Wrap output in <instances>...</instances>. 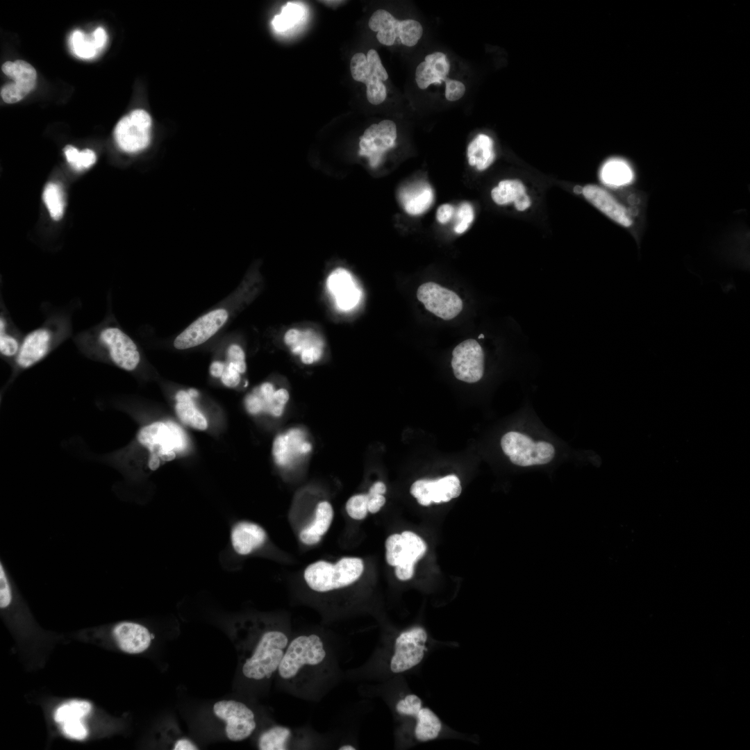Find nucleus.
<instances>
[{
    "mask_svg": "<svg viewBox=\"0 0 750 750\" xmlns=\"http://www.w3.org/2000/svg\"><path fill=\"white\" fill-rule=\"evenodd\" d=\"M363 570L362 559L344 557L335 564L316 561L306 568L303 577L310 589L323 593L353 584L361 576Z\"/></svg>",
    "mask_w": 750,
    "mask_h": 750,
    "instance_id": "39448f33",
    "label": "nucleus"
},
{
    "mask_svg": "<svg viewBox=\"0 0 750 750\" xmlns=\"http://www.w3.org/2000/svg\"><path fill=\"white\" fill-rule=\"evenodd\" d=\"M454 213L453 207L448 203L441 205L437 210L436 218L440 224L447 223Z\"/></svg>",
    "mask_w": 750,
    "mask_h": 750,
    "instance_id": "8fccbe9b",
    "label": "nucleus"
},
{
    "mask_svg": "<svg viewBox=\"0 0 750 750\" xmlns=\"http://www.w3.org/2000/svg\"><path fill=\"white\" fill-rule=\"evenodd\" d=\"M493 201L499 206L513 203L515 209L524 212L532 205L530 196L527 194L524 184L519 179H505L491 190Z\"/></svg>",
    "mask_w": 750,
    "mask_h": 750,
    "instance_id": "393cba45",
    "label": "nucleus"
},
{
    "mask_svg": "<svg viewBox=\"0 0 750 750\" xmlns=\"http://www.w3.org/2000/svg\"><path fill=\"white\" fill-rule=\"evenodd\" d=\"M112 635L119 649L128 653L144 651L153 638L144 626L131 622L117 624L112 628Z\"/></svg>",
    "mask_w": 750,
    "mask_h": 750,
    "instance_id": "4be33fe9",
    "label": "nucleus"
},
{
    "mask_svg": "<svg viewBox=\"0 0 750 750\" xmlns=\"http://www.w3.org/2000/svg\"><path fill=\"white\" fill-rule=\"evenodd\" d=\"M386 492V486L381 481L375 482L369 488L368 493L372 494H384Z\"/></svg>",
    "mask_w": 750,
    "mask_h": 750,
    "instance_id": "6e6d98bb",
    "label": "nucleus"
},
{
    "mask_svg": "<svg viewBox=\"0 0 750 750\" xmlns=\"http://www.w3.org/2000/svg\"><path fill=\"white\" fill-rule=\"evenodd\" d=\"M267 540L264 528L256 523L240 521L231 530V542L235 553L241 556L251 553Z\"/></svg>",
    "mask_w": 750,
    "mask_h": 750,
    "instance_id": "5701e85b",
    "label": "nucleus"
},
{
    "mask_svg": "<svg viewBox=\"0 0 750 750\" xmlns=\"http://www.w3.org/2000/svg\"><path fill=\"white\" fill-rule=\"evenodd\" d=\"M328 285L340 308L350 309L358 301L359 294L352 276L346 269L339 268L334 270L328 277Z\"/></svg>",
    "mask_w": 750,
    "mask_h": 750,
    "instance_id": "bb28decb",
    "label": "nucleus"
},
{
    "mask_svg": "<svg viewBox=\"0 0 750 750\" xmlns=\"http://www.w3.org/2000/svg\"><path fill=\"white\" fill-rule=\"evenodd\" d=\"M501 447L510 462L519 467L548 464L556 454L551 443L544 440L535 441L517 431L504 434L501 439Z\"/></svg>",
    "mask_w": 750,
    "mask_h": 750,
    "instance_id": "423d86ee",
    "label": "nucleus"
},
{
    "mask_svg": "<svg viewBox=\"0 0 750 750\" xmlns=\"http://www.w3.org/2000/svg\"><path fill=\"white\" fill-rule=\"evenodd\" d=\"M160 458L155 454H149L148 467L152 470H156L160 465Z\"/></svg>",
    "mask_w": 750,
    "mask_h": 750,
    "instance_id": "4d7b16f0",
    "label": "nucleus"
},
{
    "mask_svg": "<svg viewBox=\"0 0 750 750\" xmlns=\"http://www.w3.org/2000/svg\"><path fill=\"white\" fill-rule=\"evenodd\" d=\"M275 388L272 383L265 382L253 390L262 404V412H267L275 417H281L285 407L278 405L274 399Z\"/></svg>",
    "mask_w": 750,
    "mask_h": 750,
    "instance_id": "58836bf2",
    "label": "nucleus"
},
{
    "mask_svg": "<svg viewBox=\"0 0 750 750\" xmlns=\"http://www.w3.org/2000/svg\"><path fill=\"white\" fill-rule=\"evenodd\" d=\"M483 337H484V335L481 334V335H479L478 338H483Z\"/></svg>",
    "mask_w": 750,
    "mask_h": 750,
    "instance_id": "e2e57ef3",
    "label": "nucleus"
},
{
    "mask_svg": "<svg viewBox=\"0 0 750 750\" xmlns=\"http://www.w3.org/2000/svg\"><path fill=\"white\" fill-rule=\"evenodd\" d=\"M197 749L198 748L193 742L185 738L178 740L175 742L173 748L174 750H195Z\"/></svg>",
    "mask_w": 750,
    "mask_h": 750,
    "instance_id": "864d4df0",
    "label": "nucleus"
},
{
    "mask_svg": "<svg viewBox=\"0 0 750 750\" xmlns=\"http://www.w3.org/2000/svg\"><path fill=\"white\" fill-rule=\"evenodd\" d=\"M461 485L456 475H448L437 480L420 479L410 488V493L418 503L428 506L432 502H447L458 497L461 492Z\"/></svg>",
    "mask_w": 750,
    "mask_h": 750,
    "instance_id": "6ab92c4d",
    "label": "nucleus"
},
{
    "mask_svg": "<svg viewBox=\"0 0 750 750\" xmlns=\"http://www.w3.org/2000/svg\"><path fill=\"white\" fill-rule=\"evenodd\" d=\"M74 341L82 350L103 353L126 371H133L140 362L135 342L109 315L98 325L77 335Z\"/></svg>",
    "mask_w": 750,
    "mask_h": 750,
    "instance_id": "f03ea898",
    "label": "nucleus"
},
{
    "mask_svg": "<svg viewBox=\"0 0 750 750\" xmlns=\"http://www.w3.org/2000/svg\"><path fill=\"white\" fill-rule=\"evenodd\" d=\"M428 635L422 627H414L401 632L396 638L390 669L395 674L411 669L423 660L427 650Z\"/></svg>",
    "mask_w": 750,
    "mask_h": 750,
    "instance_id": "9b49d317",
    "label": "nucleus"
},
{
    "mask_svg": "<svg viewBox=\"0 0 750 750\" xmlns=\"http://www.w3.org/2000/svg\"><path fill=\"white\" fill-rule=\"evenodd\" d=\"M70 43L74 53L82 58H93L101 49L93 33L85 35L82 31L76 30L71 35Z\"/></svg>",
    "mask_w": 750,
    "mask_h": 750,
    "instance_id": "f704fd0d",
    "label": "nucleus"
},
{
    "mask_svg": "<svg viewBox=\"0 0 750 750\" xmlns=\"http://www.w3.org/2000/svg\"><path fill=\"white\" fill-rule=\"evenodd\" d=\"M228 362L233 365L240 374L247 369L245 353L242 348L236 344H231L227 349Z\"/></svg>",
    "mask_w": 750,
    "mask_h": 750,
    "instance_id": "a18cd8bd",
    "label": "nucleus"
},
{
    "mask_svg": "<svg viewBox=\"0 0 750 750\" xmlns=\"http://www.w3.org/2000/svg\"><path fill=\"white\" fill-rule=\"evenodd\" d=\"M602 181L610 185L621 186L628 183L633 178L630 166L623 160L614 158L607 161L601 171Z\"/></svg>",
    "mask_w": 750,
    "mask_h": 750,
    "instance_id": "2f4dec72",
    "label": "nucleus"
},
{
    "mask_svg": "<svg viewBox=\"0 0 750 750\" xmlns=\"http://www.w3.org/2000/svg\"><path fill=\"white\" fill-rule=\"evenodd\" d=\"M175 410L177 416L184 424L200 431L208 428L206 417L196 408L192 400L186 402L176 401Z\"/></svg>",
    "mask_w": 750,
    "mask_h": 750,
    "instance_id": "c9c22d12",
    "label": "nucleus"
},
{
    "mask_svg": "<svg viewBox=\"0 0 750 750\" xmlns=\"http://www.w3.org/2000/svg\"><path fill=\"white\" fill-rule=\"evenodd\" d=\"M138 442L149 451L150 454L158 456L161 460L171 461L176 458V451L181 449L183 440L181 432L169 424L157 422L144 426L139 431Z\"/></svg>",
    "mask_w": 750,
    "mask_h": 750,
    "instance_id": "f8f14e48",
    "label": "nucleus"
},
{
    "mask_svg": "<svg viewBox=\"0 0 750 750\" xmlns=\"http://www.w3.org/2000/svg\"><path fill=\"white\" fill-rule=\"evenodd\" d=\"M417 719L415 736L421 742L435 739L442 730V722L435 713L428 708H423L414 716Z\"/></svg>",
    "mask_w": 750,
    "mask_h": 750,
    "instance_id": "c756f323",
    "label": "nucleus"
},
{
    "mask_svg": "<svg viewBox=\"0 0 750 750\" xmlns=\"http://www.w3.org/2000/svg\"><path fill=\"white\" fill-rule=\"evenodd\" d=\"M445 98L449 101L460 99L465 92V85L457 80L447 78L445 81Z\"/></svg>",
    "mask_w": 750,
    "mask_h": 750,
    "instance_id": "49530a36",
    "label": "nucleus"
},
{
    "mask_svg": "<svg viewBox=\"0 0 750 750\" xmlns=\"http://www.w3.org/2000/svg\"><path fill=\"white\" fill-rule=\"evenodd\" d=\"M299 538L303 543L307 545H312L318 543L322 537L313 535L305 529H302L299 533Z\"/></svg>",
    "mask_w": 750,
    "mask_h": 750,
    "instance_id": "603ef678",
    "label": "nucleus"
},
{
    "mask_svg": "<svg viewBox=\"0 0 750 750\" xmlns=\"http://www.w3.org/2000/svg\"><path fill=\"white\" fill-rule=\"evenodd\" d=\"M467 156L469 164L479 171L488 168L495 159L494 142L487 135H478L468 145Z\"/></svg>",
    "mask_w": 750,
    "mask_h": 750,
    "instance_id": "cd10ccee",
    "label": "nucleus"
},
{
    "mask_svg": "<svg viewBox=\"0 0 750 750\" xmlns=\"http://www.w3.org/2000/svg\"><path fill=\"white\" fill-rule=\"evenodd\" d=\"M176 400L178 402H186L192 400V398L188 392L180 390L176 394Z\"/></svg>",
    "mask_w": 750,
    "mask_h": 750,
    "instance_id": "13d9d810",
    "label": "nucleus"
},
{
    "mask_svg": "<svg viewBox=\"0 0 750 750\" xmlns=\"http://www.w3.org/2000/svg\"><path fill=\"white\" fill-rule=\"evenodd\" d=\"M417 297L428 311L444 320L454 318L462 309V301L456 292L433 282L421 285Z\"/></svg>",
    "mask_w": 750,
    "mask_h": 750,
    "instance_id": "dca6fc26",
    "label": "nucleus"
},
{
    "mask_svg": "<svg viewBox=\"0 0 750 750\" xmlns=\"http://www.w3.org/2000/svg\"><path fill=\"white\" fill-rule=\"evenodd\" d=\"M71 332L68 316L56 315L48 317L42 325L24 336L15 358L16 365L23 369L32 367L68 338Z\"/></svg>",
    "mask_w": 750,
    "mask_h": 750,
    "instance_id": "7ed1b4c3",
    "label": "nucleus"
},
{
    "mask_svg": "<svg viewBox=\"0 0 750 750\" xmlns=\"http://www.w3.org/2000/svg\"><path fill=\"white\" fill-rule=\"evenodd\" d=\"M226 310L219 308L201 316L174 340L177 349H187L200 345L213 336L226 322Z\"/></svg>",
    "mask_w": 750,
    "mask_h": 750,
    "instance_id": "f3484780",
    "label": "nucleus"
},
{
    "mask_svg": "<svg viewBox=\"0 0 750 750\" xmlns=\"http://www.w3.org/2000/svg\"><path fill=\"white\" fill-rule=\"evenodd\" d=\"M151 118L144 110L138 109L123 117L114 130V138L119 149L126 153L139 152L151 141Z\"/></svg>",
    "mask_w": 750,
    "mask_h": 750,
    "instance_id": "9d476101",
    "label": "nucleus"
},
{
    "mask_svg": "<svg viewBox=\"0 0 750 750\" xmlns=\"http://www.w3.org/2000/svg\"><path fill=\"white\" fill-rule=\"evenodd\" d=\"M240 373L235 367L230 362L225 365L224 370L221 376L223 384L228 388H235L241 381Z\"/></svg>",
    "mask_w": 750,
    "mask_h": 750,
    "instance_id": "de8ad7c7",
    "label": "nucleus"
},
{
    "mask_svg": "<svg viewBox=\"0 0 750 750\" xmlns=\"http://www.w3.org/2000/svg\"><path fill=\"white\" fill-rule=\"evenodd\" d=\"M451 366L456 378L467 383H476L483 375L484 354L481 345L474 339L458 344L452 352Z\"/></svg>",
    "mask_w": 750,
    "mask_h": 750,
    "instance_id": "2eb2a0df",
    "label": "nucleus"
},
{
    "mask_svg": "<svg viewBox=\"0 0 750 750\" xmlns=\"http://www.w3.org/2000/svg\"><path fill=\"white\" fill-rule=\"evenodd\" d=\"M333 517V510L331 504L323 501L317 503L312 522L305 527L306 531L322 537L328 530Z\"/></svg>",
    "mask_w": 750,
    "mask_h": 750,
    "instance_id": "72a5a7b5",
    "label": "nucleus"
},
{
    "mask_svg": "<svg viewBox=\"0 0 750 750\" xmlns=\"http://www.w3.org/2000/svg\"><path fill=\"white\" fill-rule=\"evenodd\" d=\"M399 199L408 214L419 215L425 212L432 205L433 191L426 182H415L400 190Z\"/></svg>",
    "mask_w": 750,
    "mask_h": 750,
    "instance_id": "a878e982",
    "label": "nucleus"
},
{
    "mask_svg": "<svg viewBox=\"0 0 750 750\" xmlns=\"http://www.w3.org/2000/svg\"><path fill=\"white\" fill-rule=\"evenodd\" d=\"M583 197L610 219L624 227H629L632 220L626 208L608 192L599 185L588 184L581 188Z\"/></svg>",
    "mask_w": 750,
    "mask_h": 750,
    "instance_id": "412c9836",
    "label": "nucleus"
},
{
    "mask_svg": "<svg viewBox=\"0 0 750 750\" xmlns=\"http://www.w3.org/2000/svg\"><path fill=\"white\" fill-rule=\"evenodd\" d=\"M225 368V365L221 361H214L210 366V373L215 378H221Z\"/></svg>",
    "mask_w": 750,
    "mask_h": 750,
    "instance_id": "5fc2aeb1",
    "label": "nucleus"
},
{
    "mask_svg": "<svg viewBox=\"0 0 750 750\" xmlns=\"http://www.w3.org/2000/svg\"><path fill=\"white\" fill-rule=\"evenodd\" d=\"M302 332L297 328H290L284 335V342L290 347L295 345L299 340Z\"/></svg>",
    "mask_w": 750,
    "mask_h": 750,
    "instance_id": "3c124183",
    "label": "nucleus"
},
{
    "mask_svg": "<svg viewBox=\"0 0 750 750\" xmlns=\"http://www.w3.org/2000/svg\"><path fill=\"white\" fill-rule=\"evenodd\" d=\"M1 69L14 81L1 88V97L6 103H13L20 101L35 87L37 73L28 62L22 60L7 61L2 65Z\"/></svg>",
    "mask_w": 750,
    "mask_h": 750,
    "instance_id": "a211bd4d",
    "label": "nucleus"
},
{
    "mask_svg": "<svg viewBox=\"0 0 750 750\" xmlns=\"http://www.w3.org/2000/svg\"><path fill=\"white\" fill-rule=\"evenodd\" d=\"M42 200L50 216L54 220L62 218L65 210V197L61 186L56 183H49L44 188Z\"/></svg>",
    "mask_w": 750,
    "mask_h": 750,
    "instance_id": "473e14b6",
    "label": "nucleus"
},
{
    "mask_svg": "<svg viewBox=\"0 0 750 750\" xmlns=\"http://www.w3.org/2000/svg\"><path fill=\"white\" fill-rule=\"evenodd\" d=\"M192 398L197 397L199 394L197 390L195 389H190L188 392Z\"/></svg>",
    "mask_w": 750,
    "mask_h": 750,
    "instance_id": "052dcab7",
    "label": "nucleus"
},
{
    "mask_svg": "<svg viewBox=\"0 0 750 750\" xmlns=\"http://www.w3.org/2000/svg\"><path fill=\"white\" fill-rule=\"evenodd\" d=\"M367 494L368 496V512L371 513L377 512L385 503V497L383 494H372L369 493Z\"/></svg>",
    "mask_w": 750,
    "mask_h": 750,
    "instance_id": "09e8293b",
    "label": "nucleus"
},
{
    "mask_svg": "<svg viewBox=\"0 0 750 750\" xmlns=\"http://www.w3.org/2000/svg\"><path fill=\"white\" fill-rule=\"evenodd\" d=\"M91 704L85 701L73 700L60 706L54 714V719L58 723L65 721L82 719L91 710Z\"/></svg>",
    "mask_w": 750,
    "mask_h": 750,
    "instance_id": "4c0bfd02",
    "label": "nucleus"
},
{
    "mask_svg": "<svg viewBox=\"0 0 750 750\" xmlns=\"http://www.w3.org/2000/svg\"><path fill=\"white\" fill-rule=\"evenodd\" d=\"M290 642L288 635L277 629L262 633L242 665L243 675L251 680L267 679L278 670Z\"/></svg>",
    "mask_w": 750,
    "mask_h": 750,
    "instance_id": "20e7f679",
    "label": "nucleus"
},
{
    "mask_svg": "<svg viewBox=\"0 0 750 750\" xmlns=\"http://www.w3.org/2000/svg\"><path fill=\"white\" fill-rule=\"evenodd\" d=\"M422 707L421 699L416 694H409L396 704V710L401 715L414 717Z\"/></svg>",
    "mask_w": 750,
    "mask_h": 750,
    "instance_id": "37998d69",
    "label": "nucleus"
},
{
    "mask_svg": "<svg viewBox=\"0 0 750 750\" xmlns=\"http://www.w3.org/2000/svg\"><path fill=\"white\" fill-rule=\"evenodd\" d=\"M350 71L353 80L366 85L370 103L378 105L385 101L387 91L383 82L388 78V74L375 49H369L367 55L355 53L350 61Z\"/></svg>",
    "mask_w": 750,
    "mask_h": 750,
    "instance_id": "6e6552de",
    "label": "nucleus"
},
{
    "mask_svg": "<svg viewBox=\"0 0 750 750\" xmlns=\"http://www.w3.org/2000/svg\"><path fill=\"white\" fill-rule=\"evenodd\" d=\"M369 28L377 32L378 42L391 46L397 38L407 47L415 46L423 34L421 24L411 19L398 20L390 12L383 9L376 10L369 18Z\"/></svg>",
    "mask_w": 750,
    "mask_h": 750,
    "instance_id": "1a4fd4ad",
    "label": "nucleus"
},
{
    "mask_svg": "<svg viewBox=\"0 0 750 750\" xmlns=\"http://www.w3.org/2000/svg\"><path fill=\"white\" fill-rule=\"evenodd\" d=\"M474 211L472 206L468 202L462 203L456 211L457 223L454 231L458 234L464 233L473 222Z\"/></svg>",
    "mask_w": 750,
    "mask_h": 750,
    "instance_id": "79ce46f5",
    "label": "nucleus"
},
{
    "mask_svg": "<svg viewBox=\"0 0 750 750\" xmlns=\"http://www.w3.org/2000/svg\"><path fill=\"white\" fill-rule=\"evenodd\" d=\"M321 2L324 3H326L328 5H329V4L333 5V4H338L340 3L343 2V1H322Z\"/></svg>",
    "mask_w": 750,
    "mask_h": 750,
    "instance_id": "680f3d73",
    "label": "nucleus"
},
{
    "mask_svg": "<svg viewBox=\"0 0 750 750\" xmlns=\"http://www.w3.org/2000/svg\"><path fill=\"white\" fill-rule=\"evenodd\" d=\"M64 153L69 165L78 171L90 168L97 160L95 153L90 149L79 151L76 147L67 145L64 148Z\"/></svg>",
    "mask_w": 750,
    "mask_h": 750,
    "instance_id": "ea45409f",
    "label": "nucleus"
},
{
    "mask_svg": "<svg viewBox=\"0 0 750 750\" xmlns=\"http://www.w3.org/2000/svg\"><path fill=\"white\" fill-rule=\"evenodd\" d=\"M340 750H354L356 747L351 744H342L339 747Z\"/></svg>",
    "mask_w": 750,
    "mask_h": 750,
    "instance_id": "bf43d9fd",
    "label": "nucleus"
},
{
    "mask_svg": "<svg viewBox=\"0 0 750 750\" xmlns=\"http://www.w3.org/2000/svg\"><path fill=\"white\" fill-rule=\"evenodd\" d=\"M386 560L395 567L396 576L401 581L410 579L414 574L415 565L423 557L426 544L417 534L403 531L393 534L385 541Z\"/></svg>",
    "mask_w": 750,
    "mask_h": 750,
    "instance_id": "0eeeda50",
    "label": "nucleus"
},
{
    "mask_svg": "<svg viewBox=\"0 0 750 750\" xmlns=\"http://www.w3.org/2000/svg\"><path fill=\"white\" fill-rule=\"evenodd\" d=\"M328 658L326 644L319 635H299L290 640L277 672L287 685L304 688L327 669Z\"/></svg>",
    "mask_w": 750,
    "mask_h": 750,
    "instance_id": "f257e3e1",
    "label": "nucleus"
},
{
    "mask_svg": "<svg viewBox=\"0 0 750 750\" xmlns=\"http://www.w3.org/2000/svg\"><path fill=\"white\" fill-rule=\"evenodd\" d=\"M368 496L367 494H358L351 497L346 503L347 514L353 519H364L368 512Z\"/></svg>",
    "mask_w": 750,
    "mask_h": 750,
    "instance_id": "a19ab883",
    "label": "nucleus"
},
{
    "mask_svg": "<svg viewBox=\"0 0 750 750\" xmlns=\"http://www.w3.org/2000/svg\"><path fill=\"white\" fill-rule=\"evenodd\" d=\"M299 428H292L278 434L274 439L272 454L278 466L289 467L312 451V444L306 440Z\"/></svg>",
    "mask_w": 750,
    "mask_h": 750,
    "instance_id": "aec40b11",
    "label": "nucleus"
},
{
    "mask_svg": "<svg viewBox=\"0 0 750 750\" xmlns=\"http://www.w3.org/2000/svg\"><path fill=\"white\" fill-rule=\"evenodd\" d=\"M397 127L394 122L385 119L369 126L360 138L359 154L368 158L372 167H378L385 153L395 145Z\"/></svg>",
    "mask_w": 750,
    "mask_h": 750,
    "instance_id": "4468645a",
    "label": "nucleus"
},
{
    "mask_svg": "<svg viewBox=\"0 0 750 750\" xmlns=\"http://www.w3.org/2000/svg\"><path fill=\"white\" fill-rule=\"evenodd\" d=\"M450 63L447 56L442 52H434L425 57L416 68L415 81L417 86L426 89L431 84L439 83L447 78Z\"/></svg>",
    "mask_w": 750,
    "mask_h": 750,
    "instance_id": "b1692460",
    "label": "nucleus"
},
{
    "mask_svg": "<svg viewBox=\"0 0 750 750\" xmlns=\"http://www.w3.org/2000/svg\"><path fill=\"white\" fill-rule=\"evenodd\" d=\"M81 719L68 720L61 723L63 733L71 738L84 739L88 735V731Z\"/></svg>",
    "mask_w": 750,
    "mask_h": 750,
    "instance_id": "c03bdc74",
    "label": "nucleus"
},
{
    "mask_svg": "<svg viewBox=\"0 0 750 750\" xmlns=\"http://www.w3.org/2000/svg\"><path fill=\"white\" fill-rule=\"evenodd\" d=\"M23 338L14 327L8 315L1 312L0 317V353L5 358H16L21 348Z\"/></svg>",
    "mask_w": 750,
    "mask_h": 750,
    "instance_id": "c85d7f7f",
    "label": "nucleus"
},
{
    "mask_svg": "<svg viewBox=\"0 0 750 750\" xmlns=\"http://www.w3.org/2000/svg\"><path fill=\"white\" fill-rule=\"evenodd\" d=\"M215 715L226 722L227 738L233 742L249 738L256 728L254 712L244 703L234 700H222L213 706Z\"/></svg>",
    "mask_w": 750,
    "mask_h": 750,
    "instance_id": "ddd939ff",
    "label": "nucleus"
},
{
    "mask_svg": "<svg viewBox=\"0 0 750 750\" xmlns=\"http://www.w3.org/2000/svg\"><path fill=\"white\" fill-rule=\"evenodd\" d=\"M303 9L298 4L289 2L279 15L272 20L274 28L278 32L286 31L298 24L303 17Z\"/></svg>",
    "mask_w": 750,
    "mask_h": 750,
    "instance_id": "e433bc0d",
    "label": "nucleus"
},
{
    "mask_svg": "<svg viewBox=\"0 0 750 750\" xmlns=\"http://www.w3.org/2000/svg\"><path fill=\"white\" fill-rule=\"evenodd\" d=\"M292 737L293 733L290 728L281 725L274 726L261 733L258 747L260 750L288 749Z\"/></svg>",
    "mask_w": 750,
    "mask_h": 750,
    "instance_id": "7c9ffc66",
    "label": "nucleus"
}]
</instances>
